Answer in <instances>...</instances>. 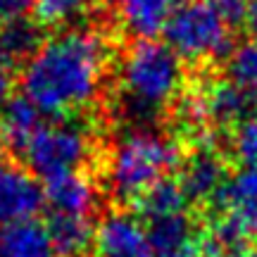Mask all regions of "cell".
Returning a JSON list of instances; mask_svg holds the SVG:
<instances>
[{
	"label": "cell",
	"mask_w": 257,
	"mask_h": 257,
	"mask_svg": "<svg viewBox=\"0 0 257 257\" xmlns=\"http://www.w3.org/2000/svg\"><path fill=\"white\" fill-rule=\"evenodd\" d=\"M110 43L95 29H67L46 38L22 67V95L41 114L72 117L98 102L110 72Z\"/></svg>",
	"instance_id": "cell-1"
},
{
	"label": "cell",
	"mask_w": 257,
	"mask_h": 257,
	"mask_svg": "<svg viewBox=\"0 0 257 257\" xmlns=\"http://www.w3.org/2000/svg\"><path fill=\"white\" fill-rule=\"evenodd\" d=\"M184 60L167 43L136 41L119 67L121 112L136 128H148L184 91Z\"/></svg>",
	"instance_id": "cell-2"
},
{
	"label": "cell",
	"mask_w": 257,
	"mask_h": 257,
	"mask_svg": "<svg viewBox=\"0 0 257 257\" xmlns=\"http://www.w3.org/2000/svg\"><path fill=\"white\" fill-rule=\"evenodd\" d=\"M181 160L174 138L155 128H131L112 148L105 179L110 193L121 202H138L157 181L167 179Z\"/></svg>",
	"instance_id": "cell-3"
},
{
	"label": "cell",
	"mask_w": 257,
	"mask_h": 257,
	"mask_svg": "<svg viewBox=\"0 0 257 257\" xmlns=\"http://www.w3.org/2000/svg\"><path fill=\"white\" fill-rule=\"evenodd\" d=\"M167 46L184 62H210L231 53V24L214 0H186L165 27Z\"/></svg>",
	"instance_id": "cell-4"
},
{
	"label": "cell",
	"mask_w": 257,
	"mask_h": 257,
	"mask_svg": "<svg viewBox=\"0 0 257 257\" xmlns=\"http://www.w3.org/2000/svg\"><path fill=\"white\" fill-rule=\"evenodd\" d=\"M93 153L95 138L91 128H86L79 121L41 124L22 148L27 169L43 181L81 172V167L91 160Z\"/></svg>",
	"instance_id": "cell-5"
},
{
	"label": "cell",
	"mask_w": 257,
	"mask_h": 257,
	"mask_svg": "<svg viewBox=\"0 0 257 257\" xmlns=\"http://www.w3.org/2000/svg\"><path fill=\"white\" fill-rule=\"evenodd\" d=\"M43 202V186L29 169L0 162V231L34 219Z\"/></svg>",
	"instance_id": "cell-6"
},
{
	"label": "cell",
	"mask_w": 257,
	"mask_h": 257,
	"mask_svg": "<svg viewBox=\"0 0 257 257\" xmlns=\"http://www.w3.org/2000/svg\"><path fill=\"white\" fill-rule=\"evenodd\" d=\"M98 257H153L148 229L126 212H110L95 229Z\"/></svg>",
	"instance_id": "cell-7"
},
{
	"label": "cell",
	"mask_w": 257,
	"mask_h": 257,
	"mask_svg": "<svg viewBox=\"0 0 257 257\" xmlns=\"http://www.w3.org/2000/svg\"><path fill=\"white\" fill-rule=\"evenodd\" d=\"M195 100L200 107L202 124L210 121V124L221 128L240 126L243 121H248L252 117V110L257 105L250 95H245L229 79L207 83L200 93H195Z\"/></svg>",
	"instance_id": "cell-8"
},
{
	"label": "cell",
	"mask_w": 257,
	"mask_h": 257,
	"mask_svg": "<svg viewBox=\"0 0 257 257\" xmlns=\"http://www.w3.org/2000/svg\"><path fill=\"white\" fill-rule=\"evenodd\" d=\"M229 181L226 162L214 150V146H198V150L186 160L179 184L188 200H217L224 184Z\"/></svg>",
	"instance_id": "cell-9"
},
{
	"label": "cell",
	"mask_w": 257,
	"mask_h": 257,
	"mask_svg": "<svg viewBox=\"0 0 257 257\" xmlns=\"http://www.w3.org/2000/svg\"><path fill=\"white\" fill-rule=\"evenodd\" d=\"M43 198L53 214L88 217L98 202V188L86 174L72 172L43 181Z\"/></svg>",
	"instance_id": "cell-10"
},
{
	"label": "cell",
	"mask_w": 257,
	"mask_h": 257,
	"mask_svg": "<svg viewBox=\"0 0 257 257\" xmlns=\"http://www.w3.org/2000/svg\"><path fill=\"white\" fill-rule=\"evenodd\" d=\"M148 238L153 257H202L205 240L186 214L150 221Z\"/></svg>",
	"instance_id": "cell-11"
},
{
	"label": "cell",
	"mask_w": 257,
	"mask_h": 257,
	"mask_svg": "<svg viewBox=\"0 0 257 257\" xmlns=\"http://www.w3.org/2000/svg\"><path fill=\"white\" fill-rule=\"evenodd\" d=\"M186 0H119V17L128 34L148 41L165 31L167 22Z\"/></svg>",
	"instance_id": "cell-12"
},
{
	"label": "cell",
	"mask_w": 257,
	"mask_h": 257,
	"mask_svg": "<svg viewBox=\"0 0 257 257\" xmlns=\"http://www.w3.org/2000/svg\"><path fill=\"white\" fill-rule=\"evenodd\" d=\"M43 43L41 27L31 19H15V22H3L0 27V69H17L19 64L31 60Z\"/></svg>",
	"instance_id": "cell-13"
},
{
	"label": "cell",
	"mask_w": 257,
	"mask_h": 257,
	"mask_svg": "<svg viewBox=\"0 0 257 257\" xmlns=\"http://www.w3.org/2000/svg\"><path fill=\"white\" fill-rule=\"evenodd\" d=\"M0 257H57L48 226L36 219L0 231Z\"/></svg>",
	"instance_id": "cell-14"
},
{
	"label": "cell",
	"mask_w": 257,
	"mask_h": 257,
	"mask_svg": "<svg viewBox=\"0 0 257 257\" xmlns=\"http://www.w3.org/2000/svg\"><path fill=\"white\" fill-rule=\"evenodd\" d=\"M212 240L221 248H238L243 243H257V202H243L224 207L214 221Z\"/></svg>",
	"instance_id": "cell-15"
},
{
	"label": "cell",
	"mask_w": 257,
	"mask_h": 257,
	"mask_svg": "<svg viewBox=\"0 0 257 257\" xmlns=\"http://www.w3.org/2000/svg\"><path fill=\"white\" fill-rule=\"evenodd\" d=\"M41 126V112L24 95H12L8 105L0 110V136L22 150L24 143Z\"/></svg>",
	"instance_id": "cell-16"
},
{
	"label": "cell",
	"mask_w": 257,
	"mask_h": 257,
	"mask_svg": "<svg viewBox=\"0 0 257 257\" xmlns=\"http://www.w3.org/2000/svg\"><path fill=\"white\" fill-rule=\"evenodd\" d=\"M48 233L53 238L57 257H79L83 255L93 243L95 231L88 217H64V214H50L46 224Z\"/></svg>",
	"instance_id": "cell-17"
},
{
	"label": "cell",
	"mask_w": 257,
	"mask_h": 257,
	"mask_svg": "<svg viewBox=\"0 0 257 257\" xmlns=\"http://www.w3.org/2000/svg\"><path fill=\"white\" fill-rule=\"evenodd\" d=\"M188 202L191 200H188L186 191L181 188L179 179H162V181H157L136 205H138V212H141L148 221H155V219H165V217L186 214Z\"/></svg>",
	"instance_id": "cell-18"
},
{
	"label": "cell",
	"mask_w": 257,
	"mask_h": 257,
	"mask_svg": "<svg viewBox=\"0 0 257 257\" xmlns=\"http://www.w3.org/2000/svg\"><path fill=\"white\" fill-rule=\"evenodd\" d=\"M226 79L257 102V43H243L226 57Z\"/></svg>",
	"instance_id": "cell-19"
},
{
	"label": "cell",
	"mask_w": 257,
	"mask_h": 257,
	"mask_svg": "<svg viewBox=\"0 0 257 257\" xmlns=\"http://www.w3.org/2000/svg\"><path fill=\"white\" fill-rule=\"evenodd\" d=\"M214 202L221 210L231 207V205L257 202V165H243L236 174L229 176V181L224 184Z\"/></svg>",
	"instance_id": "cell-20"
},
{
	"label": "cell",
	"mask_w": 257,
	"mask_h": 257,
	"mask_svg": "<svg viewBox=\"0 0 257 257\" xmlns=\"http://www.w3.org/2000/svg\"><path fill=\"white\" fill-rule=\"evenodd\" d=\"M88 0H36V15L43 24H64L74 19Z\"/></svg>",
	"instance_id": "cell-21"
},
{
	"label": "cell",
	"mask_w": 257,
	"mask_h": 257,
	"mask_svg": "<svg viewBox=\"0 0 257 257\" xmlns=\"http://www.w3.org/2000/svg\"><path fill=\"white\" fill-rule=\"evenodd\" d=\"M233 153L243 165H257V117H250L248 121L236 126Z\"/></svg>",
	"instance_id": "cell-22"
},
{
	"label": "cell",
	"mask_w": 257,
	"mask_h": 257,
	"mask_svg": "<svg viewBox=\"0 0 257 257\" xmlns=\"http://www.w3.org/2000/svg\"><path fill=\"white\" fill-rule=\"evenodd\" d=\"M36 8V0H0V22L27 19V15Z\"/></svg>",
	"instance_id": "cell-23"
},
{
	"label": "cell",
	"mask_w": 257,
	"mask_h": 257,
	"mask_svg": "<svg viewBox=\"0 0 257 257\" xmlns=\"http://www.w3.org/2000/svg\"><path fill=\"white\" fill-rule=\"evenodd\" d=\"M12 95H15V76L8 69H0V110L8 105Z\"/></svg>",
	"instance_id": "cell-24"
},
{
	"label": "cell",
	"mask_w": 257,
	"mask_h": 257,
	"mask_svg": "<svg viewBox=\"0 0 257 257\" xmlns=\"http://www.w3.org/2000/svg\"><path fill=\"white\" fill-rule=\"evenodd\" d=\"M245 24H248V31H250V36H252V43H257V0H252L248 5Z\"/></svg>",
	"instance_id": "cell-25"
},
{
	"label": "cell",
	"mask_w": 257,
	"mask_h": 257,
	"mask_svg": "<svg viewBox=\"0 0 257 257\" xmlns=\"http://www.w3.org/2000/svg\"><path fill=\"white\" fill-rule=\"evenodd\" d=\"M202 257H229V252H224V248L221 245H217L214 240H205V252H202Z\"/></svg>",
	"instance_id": "cell-26"
},
{
	"label": "cell",
	"mask_w": 257,
	"mask_h": 257,
	"mask_svg": "<svg viewBox=\"0 0 257 257\" xmlns=\"http://www.w3.org/2000/svg\"><path fill=\"white\" fill-rule=\"evenodd\" d=\"M229 257H257V250H233Z\"/></svg>",
	"instance_id": "cell-27"
},
{
	"label": "cell",
	"mask_w": 257,
	"mask_h": 257,
	"mask_svg": "<svg viewBox=\"0 0 257 257\" xmlns=\"http://www.w3.org/2000/svg\"><path fill=\"white\" fill-rule=\"evenodd\" d=\"M0 157H3V136H0Z\"/></svg>",
	"instance_id": "cell-28"
},
{
	"label": "cell",
	"mask_w": 257,
	"mask_h": 257,
	"mask_svg": "<svg viewBox=\"0 0 257 257\" xmlns=\"http://www.w3.org/2000/svg\"><path fill=\"white\" fill-rule=\"evenodd\" d=\"M105 3H119V0H105Z\"/></svg>",
	"instance_id": "cell-29"
}]
</instances>
